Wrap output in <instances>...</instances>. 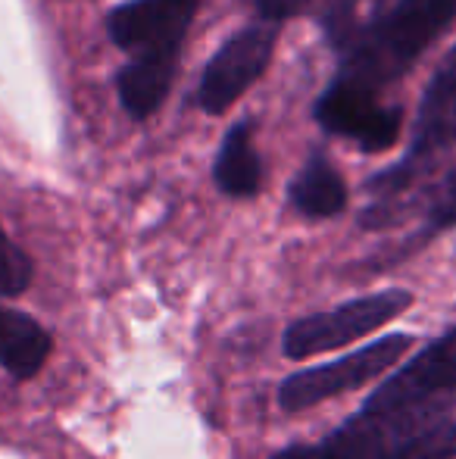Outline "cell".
Wrapping results in <instances>:
<instances>
[{"label":"cell","mask_w":456,"mask_h":459,"mask_svg":"<svg viewBox=\"0 0 456 459\" xmlns=\"http://www.w3.org/2000/svg\"><path fill=\"white\" fill-rule=\"evenodd\" d=\"M456 22V0H394L378 16L359 22L331 13L325 29L338 56L335 79L382 94L397 85Z\"/></svg>","instance_id":"obj_1"},{"label":"cell","mask_w":456,"mask_h":459,"mask_svg":"<svg viewBox=\"0 0 456 459\" xmlns=\"http://www.w3.org/2000/svg\"><path fill=\"white\" fill-rule=\"evenodd\" d=\"M456 147V44L438 63L426 85V94L416 109L413 134L400 163L369 178V194L375 204L363 212V225L369 229L397 197L416 187L426 176L438 169V163Z\"/></svg>","instance_id":"obj_2"},{"label":"cell","mask_w":456,"mask_h":459,"mask_svg":"<svg viewBox=\"0 0 456 459\" xmlns=\"http://www.w3.org/2000/svg\"><path fill=\"white\" fill-rule=\"evenodd\" d=\"M201 6L203 0H125L107 13V35L132 56V66L176 82Z\"/></svg>","instance_id":"obj_3"},{"label":"cell","mask_w":456,"mask_h":459,"mask_svg":"<svg viewBox=\"0 0 456 459\" xmlns=\"http://www.w3.org/2000/svg\"><path fill=\"white\" fill-rule=\"evenodd\" d=\"M453 410L456 387L413 406H397V410L384 412L359 410L357 416L347 419L341 429L331 431L319 444V459H388L403 444L451 419Z\"/></svg>","instance_id":"obj_4"},{"label":"cell","mask_w":456,"mask_h":459,"mask_svg":"<svg viewBox=\"0 0 456 459\" xmlns=\"http://www.w3.org/2000/svg\"><path fill=\"white\" fill-rule=\"evenodd\" d=\"M409 307H413V294L403 288L353 297V300L341 303V307L304 316L294 325H288L285 338H281V351H285L288 359H310L319 357V353L338 351V347L353 344V341L366 338V334L394 322Z\"/></svg>","instance_id":"obj_5"},{"label":"cell","mask_w":456,"mask_h":459,"mask_svg":"<svg viewBox=\"0 0 456 459\" xmlns=\"http://www.w3.org/2000/svg\"><path fill=\"white\" fill-rule=\"evenodd\" d=\"M279 35L281 25L266 22V19H254L244 29L231 31L203 66L201 82H197V107L207 116L228 113L266 75Z\"/></svg>","instance_id":"obj_6"},{"label":"cell","mask_w":456,"mask_h":459,"mask_svg":"<svg viewBox=\"0 0 456 459\" xmlns=\"http://www.w3.org/2000/svg\"><path fill=\"white\" fill-rule=\"evenodd\" d=\"M413 347V338L403 332L384 334L382 341L369 347H359V351L347 353V357L335 359V363H323L304 368V372L288 375L279 385V403L288 412H300L319 406L323 400L341 397L347 391H357V387L375 381L378 375H384L391 366H397Z\"/></svg>","instance_id":"obj_7"},{"label":"cell","mask_w":456,"mask_h":459,"mask_svg":"<svg viewBox=\"0 0 456 459\" xmlns=\"http://www.w3.org/2000/svg\"><path fill=\"white\" fill-rule=\"evenodd\" d=\"M313 119L325 134L350 141L366 153L391 151L403 132V107L335 75L313 103Z\"/></svg>","instance_id":"obj_8"},{"label":"cell","mask_w":456,"mask_h":459,"mask_svg":"<svg viewBox=\"0 0 456 459\" xmlns=\"http://www.w3.org/2000/svg\"><path fill=\"white\" fill-rule=\"evenodd\" d=\"M456 387V325L447 334L426 347L419 357H413L403 368H397L369 400L363 410L384 412L397 406H413L428 397Z\"/></svg>","instance_id":"obj_9"},{"label":"cell","mask_w":456,"mask_h":459,"mask_svg":"<svg viewBox=\"0 0 456 459\" xmlns=\"http://www.w3.org/2000/svg\"><path fill=\"white\" fill-rule=\"evenodd\" d=\"M254 132L256 122L244 116L222 134V144L213 160V182L226 197L250 200L262 187V157L256 151Z\"/></svg>","instance_id":"obj_10"},{"label":"cell","mask_w":456,"mask_h":459,"mask_svg":"<svg viewBox=\"0 0 456 459\" xmlns=\"http://www.w3.org/2000/svg\"><path fill=\"white\" fill-rule=\"evenodd\" d=\"M347 182L323 151H313L288 185V200L306 219H335L347 210Z\"/></svg>","instance_id":"obj_11"},{"label":"cell","mask_w":456,"mask_h":459,"mask_svg":"<svg viewBox=\"0 0 456 459\" xmlns=\"http://www.w3.org/2000/svg\"><path fill=\"white\" fill-rule=\"evenodd\" d=\"M50 353V334L22 313H0V366L25 381L41 372Z\"/></svg>","instance_id":"obj_12"},{"label":"cell","mask_w":456,"mask_h":459,"mask_svg":"<svg viewBox=\"0 0 456 459\" xmlns=\"http://www.w3.org/2000/svg\"><path fill=\"white\" fill-rule=\"evenodd\" d=\"M388 459H456V416L394 450Z\"/></svg>","instance_id":"obj_13"},{"label":"cell","mask_w":456,"mask_h":459,"mask_svg":"<svg viewBox=\"0 0 456 459\" xmlns=\"http://www.w3.org/2000/svg\"><path fill=\"white\" fill-rule=\"evenodd\" d=\"M456 225V166L428 191L426 200V235H441V231Z\"/></svg>","instance_id":"obj_14"},{"label":"cell","mask_w":456,"mask_h":459,"mask_svg":"<svg viewBox=\"0 0 456 459\" xmlns=\"http://www.w3.org/2000/svg\"><path fill=\"white\" fill-rule=\"evenodd\" d=\"M31 281V260L0 231V294L16 297Z\"/></svg>","instance_id":"obj_15"},{"label":"cell","mask_w":456,"mask_h":459,"mask_svg":"<svg viewBox=\"0 0 456 459\" xmlns=\"http://www.w3.org/2000/svg\"><path fill=\"white\" fill-rule=\"evenodd\" d=\"M254 4H256V13H260V19L281 25L285 19L300 16V13H304L310 4H316V0H254Z\"/></svg>","instance_id":"obj_16"},{"label":"cell","mask_w":456,"mask_h":459,"mask_svg":"<svg viewBox=\"0 0 456 459\" xmlns=\"http://www.w3.org/2000/svg\"><path fill=\"white\" fill-rule=\"evenodd\" d=\"M269 459H319V450L306 447V444H294V447L279 450V454H272Z\"/></svg>","instance_id":"obj_17"},{"label":"cell","mask_w":456,"mask_h":459,"mask_svg":"<svg viewBox=\"0 0 456 459\" xmlns=\"http://www.w3.org/2000/svg\"><path fill=\"white\" fill-rule=\"evenodd\" d=\"M369 4H378V0H369Z\"/></svg>","instance_id":"obj_18"}]
</instances>
